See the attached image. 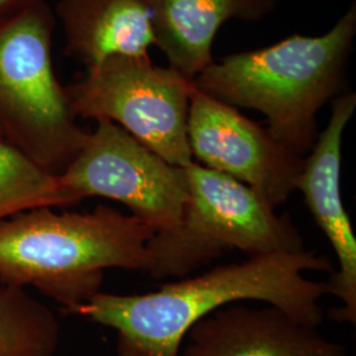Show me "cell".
<instances>
[{
  "label": "cell",
  "mask_w": 356,
  "mask_h": 356,
  "mask_svg": "<svg viewBox=\"0 0 356 356\" xmlns=\"http://www.w3.org/2000/svg\"><path fill=\"white\" fill-rule=\"evenodd\" d=\"M309 270L334 272L327 257L306 250L260 254L165 284L156 292L95 293L67 314L114 329L118 356H178L186 334L198 321L241 301L275 306L318 327L323 321L319 301L329 293V285L309 280Z\"/></svg>",
  "instance_id": "1"
},
{
  "label": "cell",
  "mask_w": 356,
  "mask_h": 356,
  "mask_svg": "<svg viewBox=\"0 0 356 356\" xmlns=\"http://www.w3.org/2000/svg\"><path fill=\"white\" fill-rule=\"evenodd\" d=\"M355 36L353 1L325 35H293L267 48L229 54L193 85L219 102L266 115L273 136L304 157L318 138L319 110L343 94Z\"/></svg>",
  "instance_id": "2"
},
{
  "label": "cell",
  "mask_w": 356,
  "mask_h": 356,
  "mask_svg": "<svg viewBox=\"0 0 356 356\" xmlns=\"http://www.w3.org/2000/svg\"><path fill=\"white\" fill-rule=\"evenodd\" d=\"M41 206L0 220V282L32 286L67 314L101 292L106 269L144 270L156 234L108 206L56 213Z\"/></svg>",
  "instance_id": "3"
},
{
  "label": "cell",
  "mask_w": 356,
  "mask_h": 356,
  "mask_svg": "<svg viewBox=\"0 0 356 356\" xmlns=\"http://www.w3.org/2000/svg\"><path fill=\"white\" fill-rule=\"evenodd\" d=\"M54 26L47 1L0 23V143L58 175L89 132L76 124L54 72Z\"/></svg>",
  "instance_id": "4"
},
{
  "label": "cell",
  "mask_w": 356,
  "mask_h": 356,
  "mask_svg": "<svg viewBox=\"0 0 356 356\" xmlns=\"http://www.w3.org/2000/svg\"><path fill=\"white\" fill-rule=\"evenodd\" d=\"M186 173L189 197L181 222L148 243L145 272L153 279L185 277L232 250L250 257L305 250L291 218L277 216L247 185L195 161Z\"/></svg>",
  "instance_id": "5"
},
{
  "label": "cell",
  "mask_w": 356,
  "mask_h": 356,
  "mask_svg": "<svg viewBox=\"0 0 356 356\" xmlns=\"http://www.w3.org/2000/svg\"><path fill=\"white\" fill-rule=\"evenodd\" d=\"M191 81L153 64L149 56H114L65 86L73 114L110 120L172 165L193 160L188 119Z\"/></svg>",
  "instance_id": "6"
},
{
  "label": "cell",
  "mask_w": 356,
  "mask_h": 356,
  "mask_svg": "<svg viewBox=\"0 0 356 356\" xmlns=\"http://www.w3.org/2000/svg\"><path fill=\"white\" fill-rule=\"evenodd\" d=\"M57 182L65 206L108 198L156 234L177 227L189 197L186 168L169 164L110 120H97Z\"/></svg>",
  "instance_id": "7"
},
{
  "label": "cell",
  "mask_w": 356,
  "mask_h": 356,
  "mask_svg": "<svg viewBox=\"0 0 356 356\" xmlns=\"http://www.w3.org/2000/svg\"><path fill=\"white\" fill-rule=\"evenodd\" d=\"M188 139L195 163L247 185L273 209L296 191L305 157L236 107L195 88L191 97Z\"/></svg>",
  "instance_id": "8"
},
{
  "label": "cell",
  "mask_w": 356,
  "mask_h": 356,
  "mask_svg": "<svg viewBox=\"0 0 356 356\" xmlns=\"http://www.w3.org/2000/svg\"><path fill=\"white\" fill-rule=\"evenodd\" d=\"M355 110V92H343L332 99L330 120L304 159L296 184L337 256L338 272H332L327 285L342 307L334 310L332 317L348 323L356 322V239L342 201L341 166L344 129Z\"/></svg>",
  "instance_id": "9"
},
{
  "label": "cell",
  "mask_w": 356,
  "mask_h": 356,
  "mask_svg": "<svg viewBox=\"0 0 356 356\" xmlns=\"http://www.w3.org/2000/svg\"><path fill=\"white\" fill-rule=\"evenodd\" d=\"M317 329L275 306L231 304L198 321L178 356H348Z\"/></svg>",
  "instance_id": "10"
},
{
  "label": "cell",
  "mask_w": 356,
  "mask_h": 356,
  "mask_svg": "<svg viewBox=\"0 0 356 356\" xmlns=\"http://www.w3.org/2000/svg\"><path fill=\"white\" fill-rule=\"evenodd\" d=\"M152 24L154 45L169 67L194 81L214 63L216 33L231 19L257 22L272 13L277 0H144Z\"/></svg>",
  "instance_id": "11"
},
{
  "label": "cell",
  "mask_w": 356,
  "mask_h": 356,
  "mask_svg": "<svg viewBox=\"0 0 356 356\" xmlns=\"http://www.w3.org/2000/svg\"><path fill=\"white\" fill-rule=\"evenodd\" d=\"M54 13L64 29L65 53L88 69L114 56H149L154 45L144 0H57Z\"/></svg>",
  "instance_id": "12"
},
{
  "label": "cell",
  "mask_w": 356,
  "mask_h": 356,
  "mask_svg": "<svg viewBox=\"0 0 356 356\" xmlns=\"http://www.w3.org/2000/svg\"><path fill=\"white\" fill-rule=\"evenodd\" d=\"M60 322L26 288L0 282V356H54Z\"/></svg>",
  "instance_id": "13"
},
{
  "label": "cell",
  "mask_w": 356,
  "mask_h": 356,
  "mask_svg": "<svg viewBox=\"0 0 356 356\" xmlns=\"http://www.w3.org/2000/svg\"><path fill=\"white\" fill-rule=\"evenodd\" d=\"M41 206H65L57 175L0 143V220Z\"/></svg>",
  "instance_id": "14"
},
{
  "label": "cell",
  "mask_w": 356,
  "mask_h": 356,
  "mask_svg": "<svg viewBox=\"0 0 356 356\" xmlns=\"http://www.w3.org/2000/svg\"><path fill=\"white\" fill-rule=\"evenodd\" d=\"M47 0H0V23L15 17L16 15L44 3Z\"/></svg>",
  "instance_id": "15"
}]
</instances>
